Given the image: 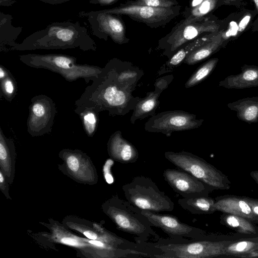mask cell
<instances>
[{
    "mask_svg": "<svg viewBox=\"0 0 258 258\" xmlns=\"http://www.w3.org/2000/svg\"><path fill=\"white\" fill-rule=\"evenodd\" d=\"M127 4L146 6L155 8H171L179 5L176 0H135L127 1Z\"/></svg>",
    "mask_w": 258,
    "mask_h": 258,
    "instance_id": "obj_30",
    "label": "cell"
},
{
    "mask_svg": "<svg viewBox=\"0 0 258 258\" xmlns=\"http://www.w3.org/2000/svg\"><path fill=\"white\" fill-rule=\"evenodd\" d=\"M181 6L171 8H155L121 4L113 8L102 10L103 12L126 15L133 20L143 23L151 28H157L168 24L180 14Z\"/></svg>",
    "mask_w": 258,
    "mask_h": 258,
    "instance_id": "obj_8",
    "label": "cell"
},
{
    "mask_svg": "<svg viewBox=\"0 0 258 258\" xmlns=\"http://www.w3.org/2000/svg\"><path fill=\"white\" fill-rule=\"evenodd\" d=\"M74 111L80 116L87 135L89 137L94 136L98 125L99 112L92 108L77 106Z\"/></svg>",
    "mask_w": 258,
    "mask_h": 258,
    "instance_id": "obj_26",
    "label": "cell"
},
{
    "mask_svg": "<svg viewBox=\"0 0 258 258\" xmlns=\"http://www.w3.org/2000/svg\"><path fill=\"white\" fill-rule=\"evenodd\" d=\"M105 67L112 73L118 84L132 92L144 74L143 70L132 62L122 61L117 58L109 60Z\"/></svg>",
    "mask_w": 258,
    "mask_h": 258,
    "instance_id": "obj_14",
    "label": "cell"
},
{
    "mask_svg": "<svg viewBox=\"0 0 258 258\" xmlns=\"http://www.w3.org/2000/svg\"><path fill=\"white\" fill-rule=\"evenodd\" d=\"M104 212L120 230L136 236L137 242L146 241L151 236L156 237L153 224L142 213V210L117 195L103 205Z\"/></svg>",
    "mask_w": 258,
    "mask_h": 258,
    "instance_id": "obj_4",
    "label": "cell"
},
{
    "mask_svg": "<svg viewBox=\"0 0 258 258\" xmlns=\"http://www.w3.org/2000/svg\"><path fill=\"white\" fill-rule=\"evenodd\" d=\"M78 48L82 51H96V44L87 29L79 22H53L45 28L17 43L9 51L37 49H66Z\"/></svg>",
    "mask_w": 258,
    "mask_h": 258,
    "instance_id": "obj_2",
    "label": "cell"
},
{
    "mask_svg": "<svg viewBox=\"0 0 258 258\" xmlns=\"http://www.w3.org/2000/svg\"><path fill=\"white\" fill-rule=\"evenodd\" d=\"M251 204V209L253 211V212H254V213L257 215H258V204H254V205L250 203Z\"/></svg>",
    "mask_w": 258,
    "mask_h": 258,
    "instance_id": "obj_41",
    "label": "cell"
},
{
    "mask_svg": "<svg viewBox=\"0 0 258 258\" xmlns=\"http://www.w3.org/2000/svg\"><path fill=\"white\" fill-rule=\"evenodd\" d=\"M56 113L55 104L51 98L44 94L35 95L29 107L27 132L32 137L50 133Z\"/></svg>",
    "mask_w": 258,
    "mask_h": 258,
    "instance_id": "obj_11",
    "label": "cell"
},
{
    "mask_svg": "<svg viewBox=\"0 0 258 258\" xmlns=\"http://www.w3.org/2000/svg\"><path fill=\"white\" fill-rule=\"evenodd\" d=\"M132 92L118 84L112 73L104 67L98 78L76 100L75 105L92 108L99 113L106 111L112 116H123L133 110L141 99L134 97Z\"/></svg>",
    "mask_w": 258,
    "mask_h": 258,
    "instance_id": "obj_1",
    "label": "cell"
},
{
    "mask_svg": "<svg viewBox=\"0 0 258 258\" xmlns=\"http://www.w3.org/2000/svg\"><path fill=\"white\" fill-rule=\"evenodd\" d=\"M163 176L169 185L182 198L208 197L209 187L184 170L167 168L163 171Z\"/></svg>",
    "mask_w": 258,
    "mask_h": 258,
    "instance_id": "obj_13",
    "label": "cell"
},
{
    "mask_svg": "<svg viewBox=\"0 0 258 258\" xmlns=\"http://www.w3.org/2000/svg\"><path fill=\"white\" fill-rule=\"evenodd\" d=\"M173 79V76L172 75H167L157 79L154 83L155 90L163 92L168 87Z\"/></svg>",
    "mask_w": 258,
    "mask_h": 258,
    "instance_id": "obj_31",
    "label": "cell"
},
{
    "mask_svg": "<svg viewBox=\"0 0 258 258\" xmlns=\"http://www.w3.org/2000/svg\"><path fill=\"white\" fill-rule=\"evenodd\" d=\"M80 17L87 18L92 34L105 41L109 37L116 43L121 45L129 42L126 36L124 22L119 15L102 10L79 12Z\"/></svg>",
    "mask_w": 258,
    "mask_h": 258,
    "instance_id": "obj_10",
    "label": "cell"
},
{
    "mask_svg": "<svg viewBox=\"0 0 258 258\" xmlns=\"http://www.w3.org/2000/svg\"><path fill=\"white\" fill-rule=\"evenodd\" d=\"M203 119L183 110L162 111L152 116L145 123L146 131L161 133L169 137L174 132L189 131L201 126Z\"/></svg>",
    "mask_w": 258,
    "mask_h": 258,
    "instance_id": "obj_9",
    "label": "cell"
},
{
    "mask_svg": "<svg viewBox=\"0 0 258 258\" xmlns=\"http://www.w3.org/2000/svg\"><path fill=\"white\" fill-rule=\"evenodd\" d=\"M219 86L227 89L258 87V67L244 65L240 73L227 77L219 82Z\"/></svg>",
    "mask_w": 258,
    "mask_h": 258,
    "instance_id": "obj_18",
    "label": "cell"
},
{
    "mask_svg": "<svg viewBox=\"0 0 258 258\" xmlns=\"http://www.w3.org/2000/svg\"><path fill=\"white\" fill-rule=\"evenodd\" d=\"M227 106L235 111L238 118L249 123L258 121V96L241 99Z\"/></svg>",
    "mask_w": 258,
    "mask_h": 258,
    "instance_id": "obj_22",
    "label": "cell"
},
{
    "mask_svg": "<svg viewBox=\"0 0 258 258\" xmlns=\"http://www.w3.org/2000/svg\"><path fill=\"white\" fill-rule=\"evenodd\" d=\"M119 0H89L90 4L99 5L102 6L112 5Z\"/></svg>",
    "mask_w": 258,
    "mask_h": 258,
    "instance_id": "obj_36",
    "label": "cell"
},
{
    "mask_svg": "<svg viewBox=\"0 0 258 258\" xmlns=\"http://www.w3.org/2000/svg\"><path fill=\"white\" fill-rule=\"evenodd\" d=\"M202 37L191 41L181 47L159 69L158 75H161L173 71L179 67L187 55L200 43Z\"/></svg>",
    "mask_w": 258,
    "mask_h": 258,
    "instance_id": "obj_24",
    "label": "cell"
},
{
    "mask_svg": "<svg viewBox=\"0 0 258 258\" xmlns=\"http://www.w3.org/2000/svg\"><path fill=\"white\" fill-rule=\"evenodd\" d=\"M217 4L218 0H204L201 4L194 8H185L182 15L185 19L206 17L209 13L215 9Z\"/></svg>",
    "mask_w": 258,
    "mask_h": 258,
    "instance_id": "obj_28",
    "label": "cell"
},
{
    "mask_svg": "<svg viewBox=\"0 0 258 258\" xmlns=\"http://www.w3.org/2000/svg\"><path fill=\"white\" fill-rule=\"evenodd\" d=\"M224 42L223 32H217L203 37L200 43L187 55L183 63L194 65L218 51Z\"/></svg>",
    "mask_w": 258,
    "mask_h": 258,
    "instance_id": "obj_16",
    "label": "cell"
},
{
    "mask_svg": "<svg viewBox=\"0 0 258 258\" xmlns=\"http://www.w3.org/2000/svg\"><path fill=\"white\" fill-rule=\"evenodd\" d=\"M162 92L155 90L154 91L148 92L144 98L139 100L133 110L130 118L132 124H134L138 120L155 114L156 110L160 104L159 97Z\"/></svg>",
    "mask_w": 258,
    "mask_h": 258,
    "instance_id": "obj_21",
    "label": "cell"
},
{
    "mask_svg": "<svg viewBox=\"0 0 258 258\" xmlns=\"http://www.w3.org/2000/svg\"><path fill=\"white\" fill-rule=\"evenodd\" d=\"M122 189L126 200L141 210L160 212L174 209L172 200L149 177L136 176Z\"/></svg>",
    "mask_w": 258,
    "mask_h": 258,
    "instance_id": "obj_6",
    "label": "cell"
},
{
    "mask_svg": "<svg viewBox=\"0 0 258 258\" xmlns=\"http://www.w3.org/2000/svg\"><path fill=\"white\" fill-rule=\"evenodd\" d=\"M0 83L1 96L11 102L17 94V84L16 79L9 72L6 77L0 79Z\"/></svg>",
    "mask_w": 258,
    "mask_h": 258,
    "instance_id": "obj_29",
    "label": "cell"
},
{
    "mask_svg": "<svg viewBox=\"0 0 258 258\" xmlns=\"http://www.w3.org/2000/svg\"><path fill=\"white\" fill-rule=\"evenodd\" d=\"M59 155L64 161L69 173L81 181H89L84 173L85 171L88 173L91 161L86 154L79 150L65 149L61 150Z\"/></svg>",
    "mask_w": 258,
    "mask_h": 258,
    "instance_id": "obj_17",
    "label": "cell"
},
{
    "mask_svg": "<svg viewBox=\"0 0 258 258\" xmlns=\"http://www.w3.org/2000/svg\"><path fill=\"white\" fill-rule=\"evenodd\" d=\"M6 177L2 170L1 169L0 171V187L1 190L3 191L4 194H5V196L10 199V197L9 196V188L8 184H7L6 180Z\"/></svg>",
    "mask_w": 258,
    "mask_h": 258,
    "instance_id": "obj_35",
    "label": "cell"
},
{
    "mask_svg": "<svg viewBox=\"0 0 258 258\" xmlns=\"http://www.w3.org/2000/svg\"><path fill=\"white\" fill-rule=\"evenodd\" d=\"M42 2L50 4V5H57L61 4L67 2L70 0H39Z\"/></svg>",
    "mask_w": 258,
    "mask_h": 258,
    "instance_id": "obj_38",
    "label": "cell"
},
{
    "mask_svg": "<svg viewBox=\"0 0 258 258\" xmlns=\"http://www.w3.org/2000/svg\"><path fill=\"white\" fill-rule=\"evenodd\" d=\"M142 213L153 226L160 228L170 238L192 239L204 236L203 230L186 224L173 215L158 214L146 210H142Z\"/></svg>",
    "mask_w": 258,
    "mask_h": 258,
    "instance_id": "obj_12",
    "label": "cell"
},
{
    "mask_svg": "<svg viewBox=\"0 0 258 258\" xmlns=\"http://www.w3.org/2000/svg\"><path fill=\"white\" fill-rule=\"evenodd\" d=\"M249 19V17L247 16L245 17L240 23L239 27L241 29V30L244 29L245 26L246 25L247 23H248Z\"/></svg>",
    "mask_w": 258,
    "mask_h": 258,
    "instance_id": "obj_40",
    "label": "cell"
},
{
    "mask_svg": "<svg viewBox=\"0 0 258 258\" xmlns=\"http://www.w3.org/2000/svg\"><path fill=\"white\" fill-rule=\"evenodd\" d=\"M13 17L0 12V51L7 52L17 42L22 31V27H15L12 24Z\"/></svg>",
    "mask_w": 258,
    "mask_h": 258,
    "instance_id": "obj_20",
    "label": "cell"
},
{
    "mask_svg": "<svg viewBox=\"0 0 258 258\" xmlns=\"http://www.w3.org/2000/svg\"><path fill=\"white\" fill-rule=\"evenodd\" d=\"M113 163L112 160L111 159H108L106 161L105 164L103 167V172L104 174V177L106 182L108 183H111L113 181V177L111 174L109 172L110 170V167Z\"/></svg>",
    "mask_w": 258,
    "mask_h": 258,
    "instance_id": "obj_33",
    "label": "cell"
},
{
    "mask_svg": "<svg viewBox=\"0 0 258 258\" xmlns=\"http://www.w3.org/2000/svg\"><path fill=\"white\" fill-rule=\"evenodd\" d=\"M165 158L178 168L184 170L204 183L211 189L222 186V176L212 165L188 152L167 151Z\"/></svg>",
    "mask_w": 258,
    "mask_h": 258,
    "instance_id": "obj_7",
    "label": "cell"
},
{
    "mask_svg": "<svg viewBox=\"0 0 258 258\" xmlns=\"http://www.w3.org/2000/svg\"><path fill=\"white\" fill-rule=\"evenodd\" d=\"M76 238L73 236L61 237L60 238V241L62 243L73 246H83V241H80V239Z\"/></svg>",
    "mask_w": 258,
    "mask_h": 258,
    "instance_id": "obj_32",
    "label": "cell"
},
{
    "mask_svg": "<svg viewBox=\"0 0 258 258\" xmlns=\"http://www.w3.org/2000/svg\"><path fill=\"white\" fill-rule=\"evenodd\" d=\"M253 1L255 3V6H256L257 12H258V0H253Z\"/></svg>",
    "mask_w": 258,
    "mask_h": 258,
    "instance_id": "obj_42",
    "label": "cell"
},
{
    "mask_svg": "<svg viewBox=\"0 0 258 258\" xmlns=\"http://www.w3.org/2000/svg\"><path fill=\"white\" fill-rule=\"evenodd\" d=\"M177 203L182 209L192 214H209L214 211L215 202L208 197L181 198Z\"/></svg>",
    "mask_w": 258,
    "mask_h": 258,
    "instance_id": "obj_23",
    "label": "cell"
},
{
    "mask_svg": "<svg viewBox=\"0 0 258 258\" xmlns=\"http://www.w3.org/2000/svg\"><path fill=\"white\" fill-rule=\"evenodd\" d=\"M16 3L15 0H0V5L1 6H10Z\"/></svg>",
    "mask_w": 258,
    "mask_h": 258,
    "instance_id": "obj_39",
    "label": "cell"
},
{
    "mask_svg": "<svg viewBox=\"0 0 258 258\" xmlns=\"http://www.w3.org/2000/svg\"><path fill=\"white\" fill-rule=\"evenodd\" d=\"M19 59L28 67L44 69L57 73L69 82L83 79L86 83L99 76L103 68L87 64H79L77 58L63 54L28 53L20 55Z\"/></svg>",
    "mask_w": 258,
    "mask_h": 258,
    "instance_id": "obj_3",
    "label": "cell"
},
{
    "mask_svg": "<svg viewBox=\"0 0 258 258\" xmlns=\"http://www.w3.org/2000/svg\"><path fill=\"white\" fill-rule=\"evenodd\" d=\"M219 25L211 18H190L181 20L170 32L160 38L157 50H162L161 54L170 58L184 45L206 35L218 31Z\"/></svg>",
    "mask_w": 258,
    "mask_h": 258,
    "instance_id": "obj_5",
    "label": "cell"
},
{
    "mask_svg": "<svg viewBox=\"0 0 258 258\" xmlns=\"http://www.w3.org/2000/svg\"><path fill=\"white\" fill-rule=\"evenodd\" d=\"M218 60V58H212L200 66L187 80L185 87H192L205 80L214 70Z\"/></svg>",
    "mask_w": 258,
    "mask_h": 258,
    "instance_id": "obj_27",
    "label": "cell"
},
{
    "mask_svg": "<svg viewBox=\"0 0 258 258\" xmlns=\"http://www.w3.org/2000/svg\"><path fill=\"white\" fill-rule=\"evenodd\" d=\"M107 148L109 156L121 163H135L139 158L137 148L122 137L120 131L115 132L110 136Z\"/></svg>",
    "mask_w": 258,
    "mask_h": 258,
    "instance_id": "obj_15",
    "label": "cell"
},
{
    "mask_svg": "<svg viewBox=\"0 0 258 258\" xmlns=\"http://www.w3.org/2000/svg\"><path fill=\"white\" fill-rule=\"evenodd\" d=\"M214 210H221L226 212L248 217L252 214L251 209L244 201L235 199H222L214 203Z\"/></svg>",
    "mask_w": 258,
    "mask_h": 258,
    "instance_id": "obj_25",
    "label": "cell"
},
{
    "mask_svg": "<svg viewBox=\"0 0 258 258\" xmlns=\"http://www.w3.org/2000/svg\"><path fill=\"white\" fill-rule=\"evenodd\" d=\"M248 243L249 242L246 241H240L231 246L230 249L232 251L236 252H243L248 249L249 247Z\"/></svg>",
    "mask_w": 258,
    "mask_h": 258,
    "instance_id": "obj_34",
    "label": "cell"
},
{
    "mask_svg": "<svg viewBox=\"0 0 258 258\" xmlns=\"http://www.w3.org/2000/svg\"><path fill=\"white\" fill-rule=\"evenodd\" d=\"M16 153L14 143L12 139L7 138L0 127V165L1 169L6 178L12 182L15 171Z\"/></svg>",
    "mask_w": 258,
    "mask_h": 258,
    "instance_id": "obj_19",
    "label": "cell"
},
{
    "mask_svg": "<svg viewBox=\"0 0 258 258\" xmlns=\"http://www.w3.org/2000/svg\"><path fill=\"white\" fill-rule=\"evenodd\" d=\"M203 1L204 0H190L188 3V6L185 8L187 9L194 8L201 4Z\"/></svg>",
    "mask_w": 258,
    "mask_h": 258,
    "instance_id": "obj_37",
    "label": "cell"
}]
</instances>
